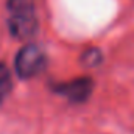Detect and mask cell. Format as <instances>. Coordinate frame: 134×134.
Instances as JSON below:
<instances>
[{
  "mask_svg": "<svg viewBox=\"0 0 134 134\" xmlns=\"http://www.w3.org/2000/svg\"><path fill=\"white\" fill-rule=\"evenodd\" d=\"M45 66H47V56L44 50L34 44L22 47L16 55V61H14L16 73L24 80L39 75L45 69Z\"/></svg>",
  "mask_w": 134,
  "mask_h": 134,
  "instance_id": "2",
  "label": "cell"
},
{
  "mask_svg": "<svg viewBox=\"0 0 134 134\" xmlns=\"http://www.w3.org/2000/svg\"><path fill=\"white\" fill-rule=\"evenodd\" d=\"M55 91L73 103H81V101H86L89 98V95L92 94L94 81L89 76H81V78H75L67 83L56 84Z\"/></svg>",
  "mask_w": 134,
  "mask_h": 134,
  "instance_id": "3",
  "label": "cell"
},
{
  "mask_svg": "<svg viewBox=\"0 0 134 134\" xmlns=\"http://www.w3.org/2000/svg\"><path fill=\"white\" fill-rule=\"evenodd\" d=\"M11 91H13V78L9 69L3 63H0V103L6 100Z\"/></svg>",
  "mask_w": 134,
  "mask_h": 134,
  "instance_id": "4",
  "label": "cell"
},
{
  "mask_svg": "<svg viewBox=\"0 0 134 134\" xmlns=\"http://www.w3.org/2000/svg\"><path fill=\"white\" fill-rule=\"evenodd\" d=\"M81 61H83V64L86 67H94V66H97V64H100V61H101L100 50H97V48L86 50L83 53V56H81Z\"/></svg>",
  "mask_w": 134,
  "mask_h": 134,
  "instance_id": "5",
  "label": "cell"
},
{
  "mask_svg": "<svg viewBox=\"0 0 134 134\" xmlns=\"http://www.w3.org/2000/svg\"><path fill=\"white\" fill-rule=\"evenodd\" d=\"M8 28L16 39H30L37 31L34 0H8Z\"/></svg>",
  "mask_w": 134,
  "mask_h": 134,
  "instance_id": "1",
  "label": "cell"
}]
</instances>
